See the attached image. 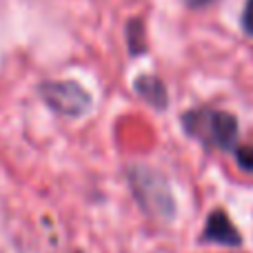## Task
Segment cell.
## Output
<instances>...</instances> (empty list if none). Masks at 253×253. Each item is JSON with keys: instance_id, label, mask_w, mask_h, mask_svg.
Masks as SVG:
<instances>
[{"instance_id": "obj_5", "label": "cell", "mask_w": 253, "mask_h": 253, "mask_svg": "<svg viewBox=\"0 0 253 253\" xmlns=\"http://www.w3.org/2000/svg\"><path fill=\"white\" fill-rule=\"evenodd\" d=\"M135 91L142 96V100H147L156 109H165L169 105V96H167V87L156 78V76H140L135 80Z\"/></svg>"}, {"instance_id": "obj_8", "label": "cell", "mask_w": 253, "mask_h": 253, "mask_svg": "<svg viewBox=\"0 0 253 253\" xmlns=\"http://www.w3.org/2000/svg\"><path fill=\"white\" fill-rule=\"evenodd\" d=\"M242 25H245L247 34H251V36H253V0H247L245 16H242Z\"/></svg>"}, {"instance_id": "obj_1", "label": "cell", "mask_w": 253, "mask_h": 253, "mask_svg": "<svg viewBox=\"0 0 253 253\" xmlns=\"http://www.w3.org/2000/svg\"><path fill=\"white\" fill-rule=\"evenodd\" d=\"M129 182L133 196L144 213L160 222H171L175 215V200L167 178L160 171L144 165H133L129 169Z\"/></svg>"}, {"instance_id": "obj_2", "label": "cell", "mask_w": 253, "mask_h": 253, "mask_svg": "<svg viewBox=\"0 0 253 253\" xmlns=\"http://www.w3.org/2000/svg\"><path fill=\"white\" fill-rule=\"evenodd\" d=\"M182 126L189 135L198 138L209 147L229 149L236 147L238 140V120L227 111H211V109H196L184 114Z\"/></svg>"}, {"instance_id": "obj_3", "label": "cell", "mask_w": 253, "mask_h": 253, "mask_svg": "<svg viewBox=\"0 0 253 253\" xmlns=\"http://www.w3.org/2000/svg\"><path fill=\"white\" fill-rule=\"evenodd\" d=\"M40 96L53 111H58L60 116H69V118L84 116L91 109V96L78 83H71V80L44 83L40 87Z\"/></svg>"}, {"instance_id": "obj_4", "label": "cell", "mask_w": 253, "mask_h": 253, "mask_svg": "<svg viewBox=\"0 0 253 253\" xmlns=\"http://www.w3.org/2000/svg\"><path fill=\"white\" fill-rule=\"evenodd\" d=\"M202 242H213V245H222V247H240L242 238L240 231L233 227V222L229 220L227 211L218 209L207 218V227L200 236Z\"/></svg>"}, {"instance_id": "obj_6", "label": "cell", "mask_w": 253, "mask_h": 253, "mask_svg": "<svg viewBox=\"0 0 253 253\" xmlns=\"http://www.w3.org/2000/svg\"><path fill=\"white\" fill-rule=\"evenodd\" d=\"M126 38H129V51L133 56L144 51V29L140 20H131L126 25Z\"/></svg>"}, {"instance_id": "obj_9", "label": "cell", "mask_w": 253, "mask_h": 253, "mask_svg": "<svg viewBox=\"0 0 253 253\" xmlns=\"http://www.w3.org/2000/svg\"><path fill=\"white\" fill-rule=\"evenodd\" d=\"M211 0H187L189 7H205V4H209Z\"/></svg>"}, {"instance_id": "obj_7", "label": "cell", "mask_w": 253, "mask_h": 253, "mask_svg": "<svg viewBox=\"0 0 253 253\" xmlns=\"http://www.w3.org/2000/svg\"><path fill=\"white\" fill-rule=\"evenodd\" d=\"M236 158H238V165L245 171H253V147H240Z\"/></svg>"}]
</instances>
